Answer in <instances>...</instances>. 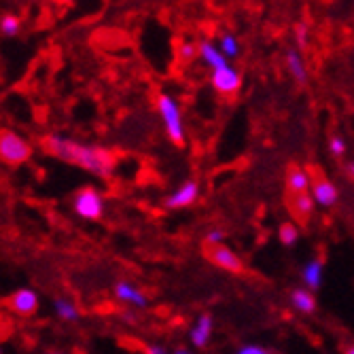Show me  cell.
<instances>
[{
	"label": "cell",
	"instance_id": "cell-1",
	"mask_svg": "<svg viewBox=\"0 0 354 354\" xmlns=\"http://www.w3.org/2000/svg\"><path fill=\"white\" fill-rule=\"evenodd\" d=\"M41 147L45 153L57 157L59 162L77 166L93 176L109 178L117 166V155L100 145H87L79 140H71L57 134H47L41 138Z\"/></svg>",
	"mask_w": 354,
	"mask_h": 354
},
{
	"label": "cell",
	"instance_id": "cell-2",
	"mask_svg": "<svg viewBox=\"0 0 354 354\" xmlns=\"http://www.w3.org/2000/svg\"><path fill=\"white\" fill-rule=\"evenodd\" d=\"M157 113L162 117L164 130L168 140L174 147H183L187 136H185V123H183V113L172 93H159L157 95Z\"/></svg>",
	"mask_w": 354,
	"mask_h": 354
},
{
	"label": "cell",
	"instance_id": "cell-3",
	"mask_svg": "<svg viewBox=\"0 0 354 354\" xmlns=\"http://www.w3.org/2000/svg\"><path fill=\"white\" fill-rule=\"evenodd\" d=\"M32 157V145L13 130H0V162L21 166Z\"/></svg>",
	"mask_w": 354,
	"mask_h": 354
},
{
	"label": "cell",
	"instance_id": "cell-4",
	"mask_svg": "<svg viewBox=\"0 0 354 354\" xmlns=\"http://www.w3.org/2000/svg\"><path fill=\"white\" fill-rule=\"evenodd\" d=\"M75 214L85 221H100L104 216V198L100 191H95L93 187H85L77 191V196L73 200Z\"/></svg>",
	"mask_w": 354,
	"mask_h": 354
},
{
	"label": "cell",
	"instance_id": "cell-5",
	"mask_svg": "<svg viewBox=\"0 0 354 354\" xmlns=\"http://www.w3.org/2000/svg\"><path fill=\"white\" fill-rule=\"evenodd\" d=\"M210 83L216 93L225 95V98H234V95H238L242 89V75H240V71H236L234 66L227 64V66H223L218 71H212Z\"/></svg>",
	"mask_w": 354,
	"mask_h": 354
},
{
	"label": "cell",
	"instance_id": "cell-6",
	"mask_svg": "<svg viewBox=\"0 0 354 354\" xmlns=\"http://www.w3.org/2000/svg\"><path fill=\"white\" fill-rule=\"evenodd\" d=\"M310 172H312L310 193H312L316 206H320V208H331V206H335L337 204V198H339L337 187L325 174H318L316 170H310Z\"/></svg>",
	"mask_w": 354,
	"mask_h": 354
},
{
	"label": "cell",
	"instance_id": "cell-7",
	"mask_svg": "<svg viewBox=\"0 0 354 354\" xmlns=\"http://www.w3.org/2000/svg\"><path fill=\"white\" fill-rule=\"evenodd\" d=\"M206 257H208V261L225 272H230V274H242L244 272V263L240 257L230 248V246H225V244H218V246H206Z\"/></svg>",
	"mask_w": 354,
	"mask_h": 354
},
{
	"label": "cell",
	"instance_id": "cell-8",
	"mask_svg": "<svg viewBox=\"0 0 354 354\" xmlns=\"http://www.w3.org/2000/svg\"><path fill=\"white\" fill-rule=\"evenodd\" d=\"M200 198V185L198 180H185L174 193H170V196L166 198V208L170 210H180V208H189L198 202Z\"/></svg>",
	"mask_w": 354,
	"mask_h": 354
},
{
	"label": "cell",
	"instance_id": "cell-9",
	"mask_svg": "<svg viewBox=\"0 0 354 354\" xmlns=\"http://www.w3.org/2000/svg\"><path fill=\"white\" fill-rule=\"evenodd\" d=\"M39 304L41 299L37 291H32V288H19V291H15L9 297V308L19 316H32L39 310Z\"/></svg>",
	"mask_w": 354,
	"mask_h": 354
},
{
	"label": "cell",
	"instance_id": "cell-10",
	"mask_svg": "<svg viewBox=\"0 0 354 354\" xmlns=\"http://www.w3.org/2000/svg\"><path fill=\"white\" fill-rule=\"evenodd\" d=\"M115 297H117L119 301L127 304V306H132V308H140V310L149 306V299H147V295L140 291V288H138L136 284L127 282V280H119V282L115 284Z\"/></svg>",
	"mask_w": 354,
	"mask_h": 354
},
{
	"label": "cell",
	"instance_id": "cell-11",
	"mask_svg": "<svg viewBox=\"0 0 354 354\" xmlns=\"http://www.w3.org/2000/svg\"><path fill=\"white\" fill-rule=\"evenodd\" d=\"M284 183H286V193H288V196H301V193H310L312 172L293 166V168H288Z\"/></svg>",
	"mask_w": 354,
	"mask_h": 354
},
{
	"label": "cell",
	"instance_id": "cell-12",
	"mask_svg": "<svg viewBox=\"0 0 354 354\" xmlns=\"http://www.w3.org/2000/svg\"><path fill=\"white\" fill-rule=\"evenodd\" d=\"M212 329H214V323H212V316L210 314H202L198 320H196V325L191 327L189 331V342L191 346H196V348H206L210 337H212Z\"/></svg>",
	"mask_w": 354,
	"mask_h": 354
},
{
	"label": "cell",
	"instance_id": "cell-13",
	"mask_svg": "<svg viewBox=\"0 0 354 354\" xmlns=\"http://www.w3.org/2000/svg\"><path fill=\"white\" fill-rule=\"evenodd\" d=\"M198 55L202 57V62L210 71H218L223 66H227V57H225L218 49V45H214L212 41H200L198 43Z\"/></svg>",
	"mask_w": 354,
	"mask_h": 354
},
{
	"label": "cell",
	"instance_id": "cell-14",
	"mask_svg": "<svg viewBox=\"0 0 354 354\" xmlns=\"http://www.w3.org/2000/svg\"><path fill=\"white\" fill-rule=\"evenodd\" d=\"M323 274H325V261L320 259V257H314V259H310L304 270H301V280L306 284V288H310V291H316V288L323 284Z\"/></svg>",
	"mask_w": 354,
	"mask_h": 354
},
{
	"label": "cell",
	"instance_id": "cell-15",
	"mask_svg": "<svg viewBox=\"0 0 354 354\" xmlns=\"http://www.w3.org/2000/svg\"><path fill=\"white\" fill-rule=\"evenodd\" d=\"M284 64H286V71L291 75L299 85L308 83V68H306V62L304 55L297 49H288L284 53Z\"/></svg>",
	"mask_w": 354,
	"mask_h": 354
},
{
	"label": "cell",
	"instance_id": "cell-16",
	"mask_svg": "<svg viewBox=\"0 0 354 354\" xmlns=\"http://www.w3.org/2000/svg\"><path fill=\"white\" fill-rule=\"evenodd\" d=\"M291 306L299 314H314L316 312V297L310 288H295V291H291Z\"/></svg>",
	"mask_w": 354,
	"mask_h": 354
},
{
	"label": "cell",
	"instance_id": "cell-17",
	"mask_svg": "<svg viewBox=\"0 0 354 354\" xmlns=\"http://www.w3.org/2000/svg\"><path fill=\"white\" fill-rule=\"evenodd\" d=\"M288 204H291L293 212L301 218V221H308L312 214H314V208H316V202L312 198V193H301V196H288Z\"/></svg>",
	"mask_w": 354,
	"mask_h": 354
},
{
	"label": "cell",
	"instance_id": "cell-18",
	"mask_svg": "<svg viewBox=\"0 0 354 354\" xmlns=\"http://www.w3.org/2000/svg\"><path fill=\"white\" fill-rule=\"evenodd\" d=\"M53 310H55V316H57L59 320H66V323H75V320H79V316H81L79 308H77L75 301L68 299V297H55Z\"/></svg>",
	"mask_w": 354,
	"mask_h": 354
},
{
	"label": "cell",
	"instance_id": "cell-19",
	"mask_svg": "<svg viewBox=\"0 0 354 354\" xmlns=\"http://www.w3.org/2000/svg\"><path fill=\"white\" fill-rule=\"evenodd\" d=\"M216 45H218L221 53L227 57V59L240 55V41L236 39V35H232V32H225V35H221V39H218Z\"/></svg>",
	"mask_w": 354,
	"mask_h": 354
},
{
	"label": "cell",
	"instance_id": "cell-20",
	"mask_svg": "<svg viewBox=\"0 0 354 354\" xmlns=\"http://www.w3.org/2000/svg\"><path fill=\"white\" fill-rule=\"evenodd\" d=\"M278 240L282 246H295L299 242V227L291 221L282 223L280 230H278Z\"/></svg>",
	"mask_w": 354,
	"mask_h": 354
},
{
	"label": "cell",
	"instance_id": "cell-21",
	"mask_svg": "<svg viewBox=\"0 0 354 354\" xmlns=\"http://www.w3.org/2000/svg\"><path fill=\"white\" fill-rule=\"evenodd\" d=\"M19 30H21V21H19L17 15L7 13V15L0 17V35H3V37L15 39V37L19 35Z\"/></svg>",
	"mask_w": 354,
	"mask_h": 354
},
{
	"label": "cell",
	"instance_id": "cell-22",
	"mask_svg": "<svg viewBox=\"0 0 354 354\" xmlns=\"http://www.w3.org/2000/svg\"><path fill=\"white\" fill-rule=\"evenodd\" d=\"M329 151H331L333 157H344L346 151H348L346 140H344L342 136H331V140H329Z\"/></svg>",
	"mask_w": 354,
	"mask_h": 354
},
{
	"label": "cell",
	"instance_id": "cell-23",
	"mask_svg": "<svg viewBox=\"0 0 354 354\" xmlns=\"http://www.w3.org/2000/svg\"><path fill=\"white\" fill-rule=\"evenodd\" d=\"M178 55L183 57V59H193L198 55V45L196 43H180V47H178Z\"/></svg>",
	"mask_w": 354,
	"mask_h": 354
},
{
	"label": "cell",
	"instance_id": "cell-24",
	"mask_svg": "<svg viewBox=\"0 0 354 354\" xmlns=\"http://www.w3.org/2000/svg\"><path fill=\"white\" fill-rule=\"evenodd\" d=\"M295 41H297L299 49H306V45H308V26L306 24L295 26Z\"/></svg>",
	"mask_w": 354,
	"mask_h": 354
},
{
	"label": "cell",
	"instance_id": "cell-25",
	"mask_svg": "<svg viewBox=\"0 0 354 354\" xmlns=\"http://www.w3.org/2000/svg\"><path fill=\"white\" fill-rule=\"evenodd\" d=\"M236 354H274L272 350L263 348V346H257V344H248V346H242Z\"/></svg>",
	"mask_w": 354,
	"mask_h": 354
},
{
	"label": "cell",
	"instance_id": "cell-26",
	"mask_svg": "<svg viewBox=\"0 0 354 354\" xmlns=\"http://www.w3.org/2000/svg\"><path fill=\"white\" fill-rule=\"evenodd\" d=\"M223 236L225 234L221 230H210L204 238V244L206 246H218V244H223Z\"/></svg>",
	"mask_w": 354,
	"mask_h": 354
},
{
	"label": "cell",
	"instance_id": "cell-27",
	"mask_svg": "<svg viewBox=\"0 0 354 354\" xmlns=\"http://www.w3.org/2000/svg\"><path fill=\"white\" fill-rule=\"evenodd\" d=\"M145 354H168V350L164 346H159V344H149L145 348Z\"/></svg>",
	"mask_w": 354,
	"mask_h": 354
},
{
	"label": "cell",
	"instance_id": "cell-28",
	"mask_svg": "<svg viewBox=\"0 0 354 354\" xmlns=\"http://www.w3.org/2000/svg\"><path fill=\"white\" fill-rule=\"evenodd\" d=\"M344 174H346L350 180H354V162H348V164H346V168H344Z\"/></svg>",
	"mask_w": 354,
	"mask_h": 354
},
{
	"label": "cell",
	"instance_id": "cell-29",
	"mask_svg": "<svg viewBox=\"0 0 354 354\" xmlns=\"http://www.w3.org/2000/svg\"><path fill=\"white\" fill-rule=\"evenodd\" d=\"M121 318L125 320V323H134V320H136L134 312H121Z\"/></svg>",
	"mask_w": 354,
	"mask_h": 354
},
{
	"label": "cell",
	"instance_id": "cell-30",
	"mask_svg": "<svg viewBox=\"0 0 354 354\" xmlns=\"http://www.w3.org/2000/svg\"><path fill=\"white\" fill-rule=\"evenodd\" d=\"M51 3H55V5H62V7H66V5L75 3V0H51Z\"/></svg>",
	"mask_w": 354,
	"mask_h": 354
},
{
	"label": "cell",
	"instance_id": "cell-31",
	"mask_svg": "<svg viewBox=\"0 0 354 354\" xmlns=\"http://www.w3.org/2000/svg\"><path fill=\"white\" fill-rule=\"evenodd\" d=\"M174 354H193L191 350H187V348H176L174 350Z\"/></svg>",
	"mask_w": 354,
	"mask_h": 354
},
{
	"label": "cell",
	"instance_id": "cell-32",
	"mask_svg": "<svg viewBox=\"0 0 354 354\" xmlns=\"http://www.w3.org/2000/svg\"><path fill=\"white\" fill-rule=\"evenodd\" d=\"M344 354H354V344L346 346V348H344Z\"/></svg>",
	"mask_w": 354,
	"mask_h": 354
},
{
	"label": "cell",
	"instance_id": "cell-33",
	"mask_svg": "<svg viewBox=\"0 0 354 354\" xmlns=\"http://www.w3.org/2000/svg\"><path fill=\"white\" fill-rule=\"evenodd\" d=\"M47 354H62V352H47Z\"/></svg>",
	"mask_w": 354,
	"mask_h": 354
},
{
	"label": "cell",
	"instance_id": "cell-34",
	"mask_svg": "<svg viewBox=\"0 0 354 354\" xmlns=\"http://www.w3.org/2000/svg\"><path fill=\"white\" fill-rule=\"evenodd\" d=\"M0 354H3V346H0Z\"/></svg>",
	"mask_w": 354,
	"mask_h": 354
}]
</instances>
